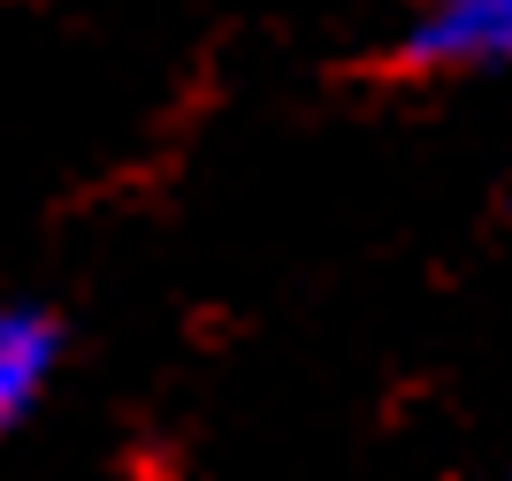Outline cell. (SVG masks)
<instances>
[{
    "mask_svg": "<svg viewBox=\"0 0 512 481\" xmlns=\"http://www.w3.org/2000/svg\"><path fill=\"white\" fill-rule=\"evenodd\" d=\"M398 62L421 77L512 62V0H421L398 31Z\"/></svg>",
    "mask_w": 512,
    "mask_h": 481,
    "instance_id": "1",
    "label": "cell"
},
{
    "mask_svg": "<svg viewBox=\"0 0 512 481\" xmlns=\"http://www.w3.org/2000/svg\"><path fill=\"white\" fill-rule=\"evenodd\" d=\"M62 359V321L46 306H0V436L39 413Z\"/></svg>",
    "mask_w": 512,
    "mask_h": 481,
    "instance_id": "2",
    "label": "cell"
},
{
    "mask_svg": "<svg viewBox=\"0 0 512 481\" xmlns=\"http://www.w3.org/2000/svg\"><path fill=\"white\" fill-rule=\"evenodd\" d=\"M497 481H512V474H497Z\"/></svg>",
    "mask_w": 512,
    "mask_h": 481,
    "instance_id": "3",
    "label": "cell"
}]
</instances>
